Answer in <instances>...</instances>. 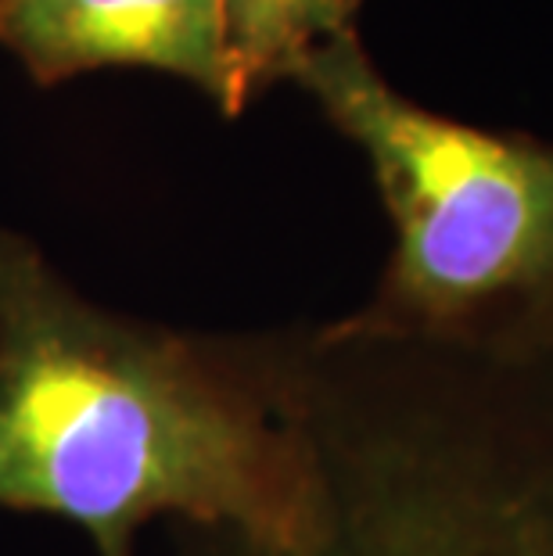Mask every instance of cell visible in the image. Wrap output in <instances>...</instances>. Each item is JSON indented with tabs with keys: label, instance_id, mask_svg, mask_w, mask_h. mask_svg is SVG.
<instances>
[{
	"label": "cell",
	"instance_id": "cell-1",
	"mask_svg": "<svg viewBox=\"0 0 553 556\" xmlns=\"http://www.w3.org/2000/svg\"><path fill=\"white\" fill-rule=\"evenodd\" d=\"M310 503L296 327L198 334L112 313L0 227V510L134 556L159 517L280 546Z\"/></svg>",
	"mask_w": 553,
	"mask_h": 556
},
{
	"label": "cell",
	"instance_id": "cell-2",
	"mask_svg": "<svg viewBox=\"0 0 553 556\" xmlns=\"http://www.w3.org/2000/svg\"><path fill=\"white\" fill-rule=\"evenodd\" d=\"M302 413L299 539L173 525L176 556H553V349L331 341L305 366Z\"/></svg>",
	"mask_w": 553,
	"mask_h": 556
},
{
	"label": "cell",
	"instance_id": "cell-3",
	"mask_svg": "<svg viewBox=\"0 0 553 556\" xmlns=\"http://www.w3.org/2000/svg\"><path fill=\"white\" fill-rule=\"evenodd\" d=\"M291 79L370 162L395 230L378 288L331 319L360 338L478 352L553 345V144L497 134L388 83L356 29Z\"/></svg>",
	"mask_w": 553,
	"mask_h": 556
},
{
	"label": "cell",
	"instance_id": "cell-4",
	"mask_svg": "<svg viewBox=\"0 0 553 556\" xmlns=\"http://www.w3.org/2000/svg\"><path fill=\"white\" fill-rule=\"evenodd\" d=\"M0 43L43 87L93 68H155L223 101L219 0H0Z\"/></svg>",
	"mask_w": 553,
	"mask_h": 556
},
{
	"label": "cell",
	"instance_id": "cell-5",
	"mask_svg": "<svg viewBox=\"0 0 553 556\" xmlns=\"http://www.w3.org/2000/svg\"><path fill=\"white\" fill-rule=\"evenodd\" d=\"M363 0H219L223 8V115H241L313 47L352 29Z\"/></svg>",
	"mask_w": 553,
	"mask_h": 556
}]
</instances>
